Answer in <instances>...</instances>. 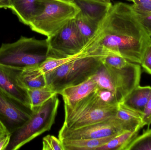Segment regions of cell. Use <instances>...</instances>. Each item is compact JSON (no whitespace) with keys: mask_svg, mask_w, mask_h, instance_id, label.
Listing matches in <instances>:
<instances>
[{"mask_svg":"<svg viewBox=\"0 0 151 150\" xmlns=\"http://www.w3.org/2000/svg\"><path fill=\"white\" fill-rule=\"evenodd\" d=\"M142 118L144 127L148 126L150 127L151 124V92L150 98L145 107Z\"/></svg>","mask_w":151,"mask_h":150,"instance_id":"cell-29","label":"cell"},{"mask_svg":"<svg viewBox=\"0 0 151 150\" xmlns=\"http://www.w3.org/2000/svg\"><path fill=\"white\" fill-rule=\"evenodd\" d=\"M22 69L0 63V90L31 108L27 90L20 78Z\"/></svg>","mask_w":151,"mask_h":150,"instance_id":"cell-10","label":"cell"},{"mask_svg":"<svg viewBox=\"0 0 151 150\" xmlns=\"http://www.w3.org/2000/svg\"><path fill=\"white\" fill-rule=\"evenodd\" d=\"M151 92V86L139 85L120 104L142 116L145 107L150 98Z\"/></svg>","mask_w":151,"mask_h":150,"instance_id":"cell-14","label":"cell"},{"mask_svg":"<svg viewBox=\"0 0 151 150\" xmlns=\"http://www.w3.org/2000/svg\"><path fill=\"white\" fill-rule=\"evenodd\" d=\"M96 91L72 105L64 104L65 119L62 128L75 129L115 117L119 105L105 103Z\"/></svg>","mask_w":151,"mask_h":150,"instance_id":"cell-2","label":"cell"},{"mask_svg":"<svg viewBox=\"0 0 151 150\" xmlns=\"http://www.w3.org/2000/svg\"><path fill=\"white\" fill-rule=\"evenodd\" d=\"M74 21L86 47L94 39L99 25L87 18L81 11L76 15Z\"/></svg>","mask_w":151,"mask_h":150,"instance_id":"cell-19","label":"cell"},{"mask_svg":"<svg viewBox=\"0 0 151 150\" xmlns=\"http://www.w3.org/2000/svg\"><path fill=\"white\" fill-rule=\"evenodd\" d=\"M57 95L43 105L33 110L31 119L11 134L5 150H17L37 136L51 129L55 123L59 105Z\"/></svg>","mask_w":151,"mask_h":150,"instance_id":"cell-5","label":"cell"},{"mask_svg":"<svg viewBox=\"0 0 151 150\" xmlns=\"http://www.w3.org/2000/svg\"><path fill=\"white\" fill-rule=\"evenodd\" d=\"M47 57L65 58L83 51L85 45L76 26L74 18L65 24L55 34L47 38Z\"/></svg>","mask_w":151,"mask_h":150,"instance_id":"cell-7","label":"cell"},{"mask_svg":"<svg viewBox=\"0 0 151 150\" xmlns=\"http://www.w3.org/2000/svg\"><path fill=\"white\" fill-rule=\"evenodd\" d=\"M42 9L29 24L32 31L49 37L72 19L80 9L73 3L61 0H41Z\"/></svg>","mask_w":151,"mask_h":150,"instance_id":"cell-6","label":"cell"},{"mask_svg":"<svg viewBox=\"0 0 151 150\" xmlns=\"http://www.w3.org/2000/svg\"><path fill=\"white\" fill-rule=\"evenodd\" d=\"M32 113L31 107L0 90V123L8 133L22 127Z\"/></svg>","mask_w":151,"mask_h":150,"instance_id":"cell-8","label":"cell"},{"mask_svg":"<svg viewBox=\"0 0 151 150\" xmlns=\"http://www.w3.org/2000/svg\"><path fill=\"white\" fill-rule=\"evenodd\" d=\"M61 1L73 3V0H61Z\"/></svg>","mask_w":151,"mask_h":150,"instance_id":"cell-33","label":"cell"},{"mask_svg":"<svg viewBox=\"0 0 151 150\" xmlns=\"http://www.w3.org/2000/svg\"><path fill=\"white\" fill-rule=\"evenodd\" d=\"M140 65L145 72L151 75V42L144 54Z\"/></svg>","mask_w":151,"mask_h":150,"instance_id":"cell-28","label":"cell"},{"mask_svg":"<svg viewBox=\"0 0 151 150\" xmlns=\"http://www.w3.org/2000/svg\"><path fill=\"white\" fill-rule=\"evenodd\" d=\"M73 3L83 15L99 25L112 4L105 0H73Z\"/></svg>","mask_w":151,"mask_h":150,"instance_id":"cell-11","label":"cell"},{"mask_svg":"<svg viewBox=\"0 0 151 150\" xmlns=\"http://www.w3.org/2000/svg\"><path fill=\"white\" fill-rule=\"evenodd\" d=\"M96 91L100 99L105 103L115 106H118L120 104L117 96L113 92L98 88Z\"/></svg>","mask_w":151,"mask_h":150,"instance_id":"cell-25","label":"cell"},{"mask_svg":"<svg viewBox=\"0 0 151 150\" xmlns=\"http://www.w3.org/2000/svg\"><path fill=\"white\" fill-rule=\"evenodd\" d=\"M115 118L125 130H140L144 127L142 115L125 107L121 104L118 106Z\"/></svg>","mask_w":151,"mask_h":150,"instance_id":"cell-17","label":"cell"},{"mask_svg":"<svg viewBox=\"0 0 151 150\" xmlns=\"http://www.w3.org/2000/svg\"><path fill=\"white\" fill-rule=\"evenodd\" d=\"M104 55H88L63 64L46 74L47 85L58 94L64 88L83 82L96 74Z\"/></svg>","mask_w":151,"mask_h":150,"instance_id":"cell-4","label":"cell"},{"mask_svg":"<svg viewBox=\"0 0 151 150\" xmlns=\"http://www.w3.org/2000/svg\"><path fill=\"white\" fill-rule=\"evenodd\" d=\"M92 77L96 81L98 88L111 91L117 96L116 88L111 75L108 68L103 63L96 74L92 76Z\"/></svg>","mask_w":151,"mask_h":150,"instance_id":"cell-22","label":"cell"},{"mask_svg":"<svg viewBox=\"0 0 151 150\" xmlns=\"http://www.w3.org/2000/svg\"><path fill=\"white\" fill-rule=\"evenodd\" d=\"M88 55L103 56L104 55L99 51L95 50L89 45H87L82 52L73 56L61 58L47 57L40 64V67L42 72L46 75L63 64L72 61L78 58Z\"/></svg>","mask_w":151,"mask_h":150,"instance_id":"cell-15","label":"cell"},{"mask_svg":"<svg viewBox=\"0 0 151 150\" xmlns=\"http://www.w3.org/2000/svg\"><path fill=\"white\" fill-rule=\"evenodd\" d=\"M47 40L21 36L12 43H3L0 46V63L24 68L40 65L47 57Z\"/></svg>","mask_w":151,"mask_h":150,"instance_id":"cell-3","label":"cell"},{"mask_svg":"<svg viewBox=\"0 0 151 150\" xmlns=\"http://www.w3.org/2000/svg\"><path fill=\"white\" fill-rule=\"evenodd\" d=\"M105 1H111V0H105Z\"/></svg>","mask_w":151,"mask_h":150,"instance_id":"cell-34","label":"cell"},{"mask_svg":"<svg viewBox=\"0 0 151 150\" xmlns=\"http://www.w3.org/2000/svg\"><path fill=\"white\" fill-rule=\"evenodd\" d=\"M43 150H65L62 141L53 135H48L42 139Z\"/></svg>","mask_w":151,"mask_h":150,"instance_id":"cell-24","label":"cell"},{"mask_svg":"<svg viewBox=\"0 0 151 150\" xmlns=\"http://www.w3.org/2000/svg\"><path fill=\"white\" fill-rule=\"evenodd\" d=\"M114 136L96 139L61 140L65 150H96L98 148L105 144Z\"/></svg>","mask_w":151,"mask_h":150,"instance_id":"cell-18","label":"cell"},{"mask_svg":"<svg viewBox=\"0 0 151 150\" xmlns=\"http://www.w3.org/2000/svg\"><path fill=\"white\" fill-rule=\"evenodd\" d=\"M141 24L151 38V13H143L134 11Z\"/></svg>","mask_w":151,"mask_h":150,"instance_id":"cell-27","label":"cell"},{"mask_svg":"<svg viewBox=\"0 0 151 150\" xmlns=\"http://www.w3.org/2000/svg\"><path fill=\"white\" fill-rule=\"evenodd\" d=\"M151 38L131 4H112L91 43L104 54L112 53L141 64Z\"/></svg>","mask_w":151,"mask_h":150,"instance_id":"cell-1","label":"cell"},{"mask_svg":"<svg viewBox=\"0 0 151 150\" xmlns=\"http://www.w3.org/2000/svg\"><path fill=\"white\" fill-rule=\"evenodd\" d=\"M27 92L32 110L43 105L58 94L48 85L42 88L28 90Z\"/></svg>","mask_w":151,"mask_h":150,"instance_id":"cell-21","label":"cell"},{"mask_svg":"<svg viewBox=\"0 0 151 150\" xmlns=\"http://www.w3.org/2000/svg\"><path fill=\"white\" fill-rule=\"evenodd\" d=\"M20 78L27 90L42 88L48 85L46 75L42 71L40 65L23 68Z\"/></svg>","mask_w":151,"mask_h":150,"instance_id":"cell-16","label":"cell"},{"mask_svg":"<svg viewBox=\"0 0 151 150\" xmlns=\"http://www.w3.org/2000/svg\"><path fill=\"white\" fill-rule=\"evenodd\" d=\"M125 131L115 117L109 119L75 129L61 128L58 136L60 140L96 139L115 136Z\"/></svg>","mask_w":151,"mask_h":150,"instance_id":"cell-9","label":"cell"},{"mask_svg":"<svg viewBox=\"0 0 151 150\" xmlns=\"http://www.w3.org/2000/svg\"><path fill=\"white\" fill-rule=\"evenodd\" d=\"M7 132L5 130V129L4 128L2 125L0 123V135L4 134V133Z\"/></svg>","mask_w":151,"mask_h":150,"instance_id":"cell-32","label":"cell"},{"mask_svg":"<svg viewBox=\"0 0 151 150\" xmlns=\"http://www.w3.org/2000/svg\"><path fill=\"white\" fill-rule=\"evenodd\" d=\"M132 3V8L137 12L151 13V0H126Z\"/></svg>","mask_w":151,"mask_h":150,"instance_id":"cell-26","label":"cell"},{"mask_svg":"<svg viewBox=\"0 0 151 150\" xmlns=\"http://www.w3.org/2000/svg\"><path fill=\"white\" fill-rule=\"evenodd\" d=\"M0 8L10 9L11 5L9 0H0Z\"/></svg>","mask_w":151,"mask_h":150,"instance_id":"cell-31","label":"cell"},{"mask_svg":"<svg viewBox=\"0 0 151 150\" xmlns=\"http://www.w3.org/2000/svg\"><path fill=\"white\" fill-rule=\"evenodd\" d=\"M11 134L8 132L0 135V150H5L8 147L10 140Z\"/></svg>","mask_w":151,"mask_h":150,"instance_id":"cell-30","label":"cell"},{"mask_svg":"<svg viewBox=\"0 0 151 150\" xmlns=\"http://www.w3.org/2000/svg\"><path fill=\"white\" fill-rule=\"evenodd\" d=\"M97 88L92 76L81 83L64 88L58 94L63 97L64 104L72 105L95 92Z\"/></svg>","mask_w":151,"mask_h":150,"instance_id":"cell-12","label":"cell"},{"mask_svg":"<svg viewBox=\"0 0 151 150\" xmlns=\"http://www.w3.org/2000/svg\"><path fill=\"white\" fill-rule=\"evenodd\" d=\"M11 9L21 23L26 25L42 9L41 0H9Z\"/></svg>","mask_w":151,"mask_h":150,"instance_id":"cell-13","label":"cell"},{"mask_svg":"<svg viewBox=\"0 0 151 150\" xmlns=\"http://www.w3.org/2000/svg\"><path fill=\"white\" fill-rule=\"evenodd\" d=\"M126 150H151V129H148L141 135L137 136Z\"/></svg>","mask_w":151,"mask_h":150,"instance_id":"cell-23","label":"cell"},{"mask_svg":"<svg viewBox=\"0 0 151 150\" xmlns=\"http://www.w3.org/2000/svg\"><path fill=\"white\" fill-rule=\"evenodd\" d=\"M139 131H123L96 150H126L129 144L137 136Z\"/></svg>","mask_w":151,"mask_h":150,"instance_id":"cell-20","label":"cell"}]
</instances>
